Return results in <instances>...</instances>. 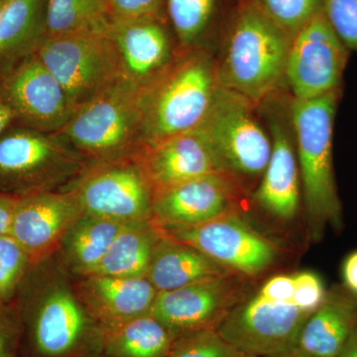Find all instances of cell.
Here are the masks:
<instances>
[{
    "label": "cell",
    "instance_id": "19",
    "mask_svg": "<svg viewBox=\"0 0 357 357\" xmlns=\"http://www.w3.org/2000/svg\"><path fill=\"white\" fill-rule=\"evenodd\" d=\"M123 76L142 88L172 61V47L162 20L114 18L109 29Z\"/></svg>",
    "mask_w": 357,
    "mask_h": 357
},
{
    "label": "cell",
    "instance_id": "2",
    "mask_svg": "<svg viewBox=\"0 0 357 357\" xmlns=\"http://www.w3.org/2000/svg\"><path fill=\"white\" fill-rule=\"evenodd\" d=\"M328 288L311 270L272 275L232 307L217 331L246 356L292 349Z\"/></svg>",
    "mask_w": 357,
    "mask_h": 357
},
{
    "label": "cell",
    "instance_id": "29",
    "mask_svg": "<svg viewBox=\"0 0 357 357\" xmlns=\"http://www.w3.org/2000/svg\"><path fill=\"white\" fill-rule=\"evenodd\" d=\"M217 0H165L178 41L190 46L210 24Z\"/></svg>",
    "mask_w": 357,
    "mask_h": 357
},
{
    "label": "cell",
    "instance_id": "18",
    "mask_svg": "<svg viewBox=\"0 0 357 357\" xmlns=\"http://www.w3.org/2000/svg\"><path fill=\"white\" fill-rule=\"evenodd\" d=\"M134 156L154 196L192 178L220 173L210 148L197 129L157 142L143 143Z\"/></svg>",
    "mask_w": 357,
    "mask_h": 357
},
{
    "label": "cell",
    "instance_id": "15",
    "mask_svg": "<svg viewBox=\"0 0 357 357\" xmlns=\"http://www.w3.org/2000/svg\"><path fill=\"white\" fill-rule=\"evenodd\" d=\"M245 191L227 174H208L155 195L152 218L161 227L203 225L239 211Z\"/></svg>",
    "mask_w": 357,
    "mask_h": 357
},
{
    "label": "cell",
    "instance_id": "39",
    "mask_svg": "<svg viewBox=\"0 0 357 357\" xmlns=\"http://www.w3.org/2000/svg\"><path fill=\"white\" fill-rule=\"evenodd\" d=\"M248 357H310L307 354H303L298 351L295 347L292 349H286V351L276 352V354H268V356H248Z\"/></svg>",
    "mask_w": 357,
    "mask_h": 357
},
{
    "label": "cell",
    "instance_id": "4",
    "mask_svg": "<svg viewBox=\"0 0 357 357\" xmlns=\"http://www.w3.org/2000/svg\"><path fill=\"white\" fill-rule=\"evenodd\" d=\"M220 89L215 63L204 52H185L140 88L141 144L195 130Z\"/></svg>",
    "mask_w": 357,
    "mask_h": 357
},
{
    "label": "cell",
    "instance_id": "34",
    "mask_svg": "<svg viewBox=\"0 0 357 357\" xmlns=\"http://www.w3.org/2000/svg\"><path fill=\"white\" fill-rule=\"evenodd\" d=\"M114 18L163 17L165 0H107Z\"/></svg>",
    "mask_w": 357,
    "mask_h": 357
},
{
    "label": "cell",
    "instance_id": "8",
    "mask_svg": "<svg viewBox=\"0 0 357 357\" xmlns=\"http://www.w3.org/2000/svg\"><path fill=\"white\" fill-rule=\"evenodd\" d=\"M88 161L58 133L13 131L0 139V190L17 198L57 191L72 182Z\"/></svg>",
    "mask_w": 357,
    "mask_h": 357
},
{
    "label": "cell",
    "instance_id": "28",
    "mask_svg": "<svg viewBox=\"0 0 357 357\" xmlns=\"http://www.w3.org/2000/svg\"><path fill=\"white\" fill-rule=\"evenodd\" d=\"M268 20L292 40L323 10V0H250Z\"/></svg>",
    "mask_w": 357,
    "mask_h": 357
},
{
    "label": "cell",
    "instance_id": "3",
    "mask_svg": "<svg viewBox=\"0 0 357 357\" xmlns=\"http://www.w3.org/2000/svg\"><path fill=\"white\" fill-rule=\"evenodd\" d=\"M342 89L290 105L307 234L318 243L326 229H344V213L333 171V124Z\"/></svg>",
    "mask_w": 357,
    "mask_h": 357
},
{
    "label": "cell",
    "instance_id": "35",
    "mask_svg": "<svg viewBox=\"0 0 357 357\" xmlns=\"http://www.w3.org/2000/svg\"><path fill=\"white\" fill-rule=\"evenodd\" d=\"M340 274L342 285L357 296V249L345 256L340 267Z\"/></svg>",
    "mask_w": 357,
    "mask_h": 357
},
{
    "label": "cell",
    "instance_id": "40",
    "mask_svg": "<svg viewBox=\"0 0 357 357\" xmlns=\"http://www.w3.org/2000/svg\"><path fill=\"white\" fill-rule=\"evenodd\" d=\"M2 6H3V1L0 0V13H1Z\"/></svg>",
    "mask_w": 357,
    "mask_h": 357
},
{
    "label": "cell",
    "instance_id": "11",
    "mask_svg": "<svg viewBox=\"0 0 357 357\" xmlns=\"http://www.w3.org/2000/svg\"><path fill=\"white\" fill-rule=\"evenodd\" d=\"M160 227L163 236L189 244L248 279L266 272L280 255L278 245L255 229L241 211L195 227Z\"/></svg>",
    "mask_w": 357,
    "mask_h": 357
},
{
    "label": "cell",
    "instance_id": "37",
    "mask_svg": "<svg viewBox=\"0 0 357 357\" xmlns=\"http://www.w3.org/2000/svg\"><path fill=\"white\" fill-rule=\"evenodd\" d=\"M14 119H16L15 114L10 105L0 96V134L3 132L4 129L10 124Z\"/></svg>",
    "mask_w": 357,
    "mask_h": 357
},
{
    "label": "cell",
    "instance_id": "10",
    "mask_svg": "<svg viewBox=\"0 0 357 357\" xmlns=\"http://www.w3.org/2000/svg\"><path fill=\"white\" fill-rule=\"evenodd\" d=\"M61 190L74 192L84 213L121 223L152 218L154 192L134 153L89 160Z\"/></svg>",
    "mask_w": 357,
    "mask_h": 357
},
{
    "label": "cell",
    "instance_id": "27",
    "mask_svg": "<svg viewBox=\"0 0 357 357\" xmlns=\"http://www.w3.org/2000/svg\"><path fill=\"white\" fill-rule=\"evenodd\" d=\"M114 16L107 0H48L46 36L107 34Z\"/></svg>",
    "mask_w": 357,
    "mask_h": 357
},
{
    "label": "cell",
    "instance_id": "22",
    "mask_svg": "<svg viewBox=\"0 0 357 357\" xmlns=\"http://www.w3.org/2000/svg\"><path fill=\"white\" fill-rule=\"evenodd\" d=\"M232 273L198 249L163 236L155 248L146 278L158 292H165Z\"/></svg>",
    "mask_w": 357,
    "mask_h": 357
},
{
    "label": "cell",
    "instance_id": "33",
    "mask_svg": "<svg viewBox=\"0 0 357 357\" xmlns=\"http://www.w3.org/2000/svg\"><path fill=\"white\" fill-rule=\"evenodd\" d=\"M21 326L15 305L0 302V357H20Z\"/></svg>",
    "mask_w": 357,
    "mask_h": 357
},
{
    "label": "cell",
    "instance_id": "23",
    "mask_svg": "<svg viewBox=\"0 0 357 357\" xmlns=\"http://www.w3.org/2000/svg\"><path fill=\"white\" fill-rule=\"evenodd\" d=\"M123 225L84 213L63 237L54 257L74 278L93 274Z\"/></svg>",
    "mask_w": 357,
    "mask_h": 357
},
{
    "label": "cell",
    "instance_id": "9",
    "mask_svg": "<svg viewBox=\"0 0 357 357\" xmlns=\"http://www.w3.org/2000/svg\"><path fill=\"white\" fill-rule=\"evenodd\" d=\"M34 53L76 109L124 77L119 54L107 34L46 36Z\"/></svg>",
    "mask_w": 357,
    "mask_h": 357
},
{
    "label": "cell",
    "instance_id": "1",
    "mask_svg": "<svg viewBox=\"0 0 357 357\" xmlns=\"http://www.w3.org/2000/svg\"><path fill=\"white\" fill-rule=\"evenodd\" d=\"M14 299L20 357H102L105 333L77 297L74 277L54 256L30 265Z\"/></svg>",
    "mask_w": 357,
    "mask_h": 357
},
{
    "label": "cell",
    "instance_id": "13",
    "mask_svg": "<svg viewBox=\"0 0 357 357\" xmlns=\"http://www.w3.org/2000/svg\"><path fill=\"white\" fill-rule=\"evenodd\" d=\"M349 49L323 10L291 41L285 79L296 100H312L342 89Z\"/></svg>",
    "mask_w": 357,
    "mask_h": 357
},
{
    "label": "cell",
    "instance_id": "6",
    "mask_svg": "<svg viewBox=\"0 0 357 357\" xmlns=\"http://www.w3.org/2000/svg\"><path fill=\"white\" fill-rule=\"evenodd\" d=\"M140 88L122 77L79 105L59 135L88 160L133 154L141 144Z\"/></svg>",
    "mask_w": 357,
    "mask_h": 357
},
{
    "label": "cell",
    "instance_id": "38",
    "mask_svg": "<svg viewBox=\"0 0 357 357\" xmlns=\"http://www.w3.org/2000/svg\"><path fill=\"white\" fill-rule=\"evenodd\" d=\"M337 357H357V326L340 349Z\"/></svg>",
    "mask_w": 357,
    "mask_h": 357
},
{
    "label": "cell",
    "instance_id": "5",
    "mask_svg": "<svg viewBox=\"0 0 357 357\" xmlns=\"http://www.w3.org/2000/svg\"><path fill=\"white\" fill-rule=\"evenodd\" d=\"M291 41L250 0H241L215 63L218 84L253 105L261 102L285 79Z\"/></svg>",
    "mask_w": 357,
    "mask_h": 357
},
{
    "label": "cell",
    "instance_id": "16",
    "mask_svg": "<svg viewBox=\"0 0 357 357\" xmlns=\"http://www.w3.org/2000/svg\"><path fill=\"white\" fill-rule=\"evenodd\" d=\"M84 213L77 195L69 190L20 197L9 234L24 248L30 264H36L55 255L63 237Z\"/></svg>",
    "mask_w": 357,
    "mask_h": 357
},
{
    "label": "cell",
    "instance_id": "21",
    "mask_svg": "<svg viewBox=\"0 0 357 357\" xmlns=\"http://www.w3.org/2000/svg\"><path fill=\"white\" fill-rule=\"evenodd\" d=\"M356 326L357 296L335 284L307 319L294 347L310 357H337Z\"/></svg>",
    "mask_w": 357,
    "mask_h": 357
},
{
    "label": "cell",
    "instance_id": "24",
    "mask_svg": "<svg viewBox=\"0 0 357 357\" xmlns=\"http://www.w3.org/2000/svg\"><path fill=\"white\" fill-rule=\"evenodd\" d=\"M162 237L161 227L153 218L124 223L93 274L146 277Z\"/></svg>",
    "mask_w": 357,
    "mask_h": 357
},
{
    "label": "cell",
    "instance_id": "7",
    "mask_svg": "<svg viewBox=\"0 0 357 357\" xmlns=\"http://www.w3.org/2000/svg\"><path fill=\"white\" fill-rule=\"evenodd\" d=\"M252 102L220 86L217 98L197 130L210 148L220 173L244 189L262 177L271 156V137L255 116Z\"/></svg>",
    "mask_w": 357,
    "mask_h": 357
},
{
    "label": "cell",
    "instance_id": "36",
    "mask_svg": "<svg viewBox=\"0 0 357 357\" xmlns=\"http://www.w3.org/2000/svg\"><path fill=\"white\" fill-rule=\"evenodd\" d=\"M16 202L17 198L6 194H0V236L10 232Z\"/></svg>",
    "mask_w": 357,
    "mask_h": 357
},
{
    "label": "cell",
    "instance_id": "26",
    "mask_svg": "<svg viewBox=\"0 0 357 357\" xmlns=\"http://www.w3.org/2000/svg\"><path fill=\"white\" fill-rule=\"evenodd\" d=\"M175 338L151 314L105 333L102 357H167Z\"/></svg>",
    "mask_w": 357,
    "mask_h": 357
},
{
    "label": "cell",
    "instance_id": "25",
    "mask_svg": "<svg viewBox=\"0 0 357 357\" xmlns=\"http://www.w3.org/2000/svg\"><path fill=\"white\" fill-rule=\"evenodd\" d=\"M48 0H4L0 13V59L32 53L46 37Z\"/></svg>",
    "mask_w": 357,
    "mask_h": 357
},
{
    "label": "cell",
    "instance_id": "31",
    "mask_svg": "<svg viewBox=\"0 0 357 357\" xmlns=\"http://www.w3.org/2000/svg\"><path fill=\"white\" fill-rule=\"evenodd\" d=\"M167 357H248L227 342L217 330L177 338Z\"/></svg>",
    "mask_w": 357,
    "mask_h": 357
},
{
    "label": "cell",
    "instance_id": "14",
    "mask_svg": "<svg viewBox=\"0 0 357 357\" xmlns=\"http://www.w3.org/2000/svg\"><path fill=\"white\" fill-rule=\"evenodd\" d=\"M0 96L10 105L16 119L42 132H59L77 109L34 52L6 75Z\"/></svg>",
    "mask_w": 357,
    "mask_h": 357
},
{
    "label": "cell",
    "instance_id": "20",
    "mask_svg": "<svg viewBox=\"0 0 357 357\" xmlns=\"http://www.w3.org/2000/svg\"><path fill=\"white\" fill-rule=\"evenodd\" d=\"M272 151L253 199L277 220L288 222L300 208V171L295 138L280 119L270 123Z\"/></svg>",
    "mask_w": 357,
    "mask_h": 357
},
{
    "label": "cell",
    "instance_id": "17",
    "mask_svg": "<svg viewBox=\"0 0 357 357\" xmlns=\"http://www.w3.org/2000/svg\"><path fill=\"white\" fill-rule=\"evenodd\" d=\"M74 286L82 304L105 333L150 314L158 294L146 277L91 274L74 278Z\"/></svg>",
    "mask_w": 357,
    "mask_h": 357
},
{
    "label": "cell",
    "instance_id": "12",
    "mask_svg": "<svg viewBox=\"0 0 357 357\" xmlns=\"http://www.w3.org/2000/svg\"><path fill=\"white\" fill-rule=\"evenodd\" d=\"M249 279L232 273L187 287L158 292L150 314L175 340L203 331L217 330L248 293Z\"/></svg>",
    "mask_w": 357,
    "mask_h": 357
},
{
    "label": "cell",
    "instance_id": "41",
    "mask_svg": "<svg viewBox=\"0 0 357 357\" xmlns=\"http://www.w3.org/2000/svg\"><path fill=\"white\" fill-rule=\"evenodd\" d=\"M2 1H4V0H2Z\"/></svg>",
    "mask_w": 357,
    "mask_h": 357
},
{
    "label": "cell",
    "instance_id": "30",
    "mask_svg": "<svg viewBox=\"0 0 357 357\" xmlns=\"http://www.w3.org/2000/svg\"><path fill=\"white\" fill-rule=\"evenodd\" d=\"M30 265L27 252L10 234L0 236V302L13 303Z\"/></svg>",
    "mask_w": 357,
    "mask_h": 357
},
{
    "label": "cell",
    "instance_id": "32",
    "mask_svg": "<svg viewBox=\"0 0 357 357\" xmlns=\"http://www.w3.org/2000/svg\"><path fill=\"white\" fill-rule=\"evenodd\" d=\"M326 20L349 51H357V0H323Z\"/></svg>",
    "mask_w": 357,
    "mask_h": 357
}]
</instances>
